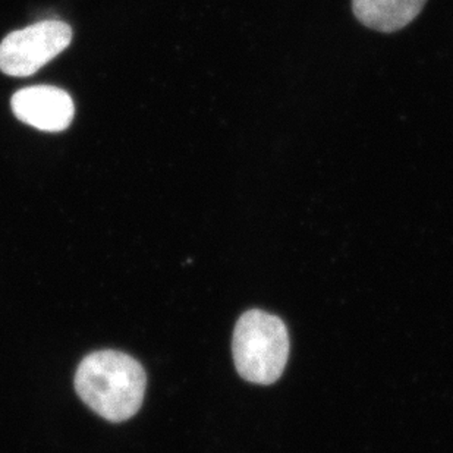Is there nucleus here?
Segmentation results:
<instances>
[{"mask_svg": "<svg viewBox=\"0 0 453 453\" xmlns=\"http://www.w3.org/2000/svg\"><path fill=\"white\" fill-rule=\"evenodd\" d=\"M232 354L242 379L256 385H272L287 367V326L279 317L261 310L244 312L234 330Z\"/></svg>", "mask_w": 453, "mask_h": 453, "instance_id": "f03ea898", "label": "nucleus"}, {"mask_svg": "<svg viewBox=\"0 0 453 453\" xmlns=\"http://www.w3.org/2000/svg\"><path fill=\"white\" fill-rule=\"evenodd\" d=\"M427 0H352L355 17L368 28L392 33L414 21Z\"/></svg>", "mask_w": 453, "mask_h": 453, "instance_id": "39448f33", "label": "nucleus"}, {"mask_svg": "<svg viewBox=\"0 0 453 453\" xmlns=\"http://www.w3.org/2000/svg\"><path fill=\"white\" fill-rule=\"evenodd\" d=\"M11 104L18 119L48 133H59L68 128L75 113L71 96L50 86L19 90L13 95Z\"/></svg>", "mask_w": 453, "mask_h": 453, "instance_id": "20e7f679", "label": "nucleus"}, {"mask_svg": "<svg viewBox=\"0 0 453 453\" xmlns=\"http://www.w3.org/2000/svg\"><path fill=\"white\" fill-rule=\"evenodd\" d=\"M73 30L62 21H42L13 31L0 44V69L11 77H28L68 48Z\"/></svg>", "mask_w": 453, "mask_h": 453, "instance_id": "7ed1b4c3", "label": "nucleus"}, {"mask_svg": "<svg viewBox=\"0 0 453 453\" xmlns=\"http://www.w3.org/2000/svg\"><path fill=\"white\" fill-rule=\"evenodd\" d=\"M146 388L142 364L119 351L93 352L82 359L75 374V390L82 403L111 423L137 414Z\"/></svg>", "mask_w": 453, "mask_h": 453, "instance_id": "f257e3e1", "label": "nucleus"}]
</instances>
